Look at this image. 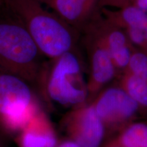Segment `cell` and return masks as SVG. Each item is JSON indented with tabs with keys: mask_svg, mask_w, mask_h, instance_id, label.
<instances>
[{
	"mask_svg": "<svg viewBox=\"0 0 147 147\" xmlns=\"http://www.w3.org/2000/svg\"><path fill=\"white\" fill-rule=\"evenodd\" d=\"M89 22L105 44L119 76L125 70L135 48L123 29L101 15L100 10L95 12Z\"/></svg>",
	"mask_w": 147,
	"mask_h": 147,
	"instance_id": "8",
	"label": "cell"
},
{
	"mask_svg": "<svg viewBox=\"0 0 147 147\" xmlns=\"http://www.w3.org/2000/svg\"><path fill=\"white\" fill-rule=\"evenodd\" d=\"M82 42L88 55L89 78L87 82V103L91 102L119 74L103 40L90 22L82 29Z\"/></svg>",
	"mask_w": 147,
	"mask_h": 147,
	"instance_id": "6",
	"label": "cell"
},
{
	"mask_svg": "<svg viewBox=\"0 0 147 147\" xmlns=\"http://www.w3.org/2000/svg\"><path fill=\"white\" fill-rule=\"evenodd\" d=\"M131 5L129 3V0H99L98 8H103L108 7L110 8H116L120 9L125 7Z\"/></svg>",
	"mask_w": 147,
	"mask_h": 147,
	"instance_id": "15",
	"label": "cell"
},
{
	"mask_svg": "<svg viewBox=\"0 0 147 147\" xmlns=\"http://www.w3.org/2000/svg\"><path fill=\"white\" fill-rule=\"evenodd\" d=\"M61 125L67 138L80 147H102L106 141V129L91 103L72 108Z\"/></svg>",
	"mask_w": 147,
	"mask_h": 147,
	"instance_id": "7",
	"label": "cell"
},
{
	"mask_svg": "<svg viewBox=\"0 0 147 147\" xmlns=\"http://www.w3.org/2000/svg\"><path fill=\"white\" fill-rule=\"evenodd\" d=\"M134 1H135V0H129V3L130 5H133Z\"/></svg>",
	"mask_w": 147,
	"mask_h": 147,
	"instance_id": "21",
	"label": "cell"
},
{
	"mask_svg": "<svg viewBox=\"0 0 147 147\" xmlns=\"http://www.w3.org/2000/svg\"><path fill=\"white\" fill-rule=\"evenodd\" d=\"M89 103L104 125L108 139L117 136L140 115L138 104L117 83L103 89Z\"/></svg>",
	"mask_w": 147,
	"mask_h": 147,
	"instance_id": "5",
	"label": "cell"
},
{
	"mask_svg": "<svg viewBox=\"0 0 147 147\" xmlns=\"http://www.w3.org/2000/svg\"><path fill=\"white\" fill-rule=\"evenodd\" d=\"M102 147H121L119 144L117 143V140L115 138V137L110 138L108 139V140L106 141L104 144L103 145Z\"/></svg>",
	"mask_w": 147,
	"mask_h": 147,
	"instance_id": "19",
	"label": "cell"
},
{
	"mask_svg": "<svg viewBox=\"0 0 147 147\" xmlns=\"http://www.w3.org/2000/svg\"><path fill=\"white\" fill-rule=\"evenodd\" d=\"M3 0H0V7L3 5Z\"/></svg>",
	"mask_w": 147,
	"mask_h": 147,
	"instance_id": "22",
	"label": "cell"
},
{
	"mask_svg": "<svg viewBox=\"0 0 147 147\" xmlns=\"http://www.w3.org/2000/svg\"><path fill=\"white\" fill-rule=\"evenodd\" d=\"M124 71H127L147 80L146 53L135 48Z\"/></svg>",
	"mask_w": 147,
	"mask_h": 147,
	"instance_id": "14",
	"label": "cell"
},
{
	"mask_svg": "<svg viewBox=\"0 0 147 147\" xmlns=\"http://www.w3.org/2000/svg\"><path fill=\"white\" fill-rule=\"evenodd\" d=\"M81 1L93 10H100L98 8L99 0H81Z\"/></svg>",
	"mask_w": 147,
	"mask_h": 147,
	"instance_id": "18",
	"label": "cell"
},
{
	"mask_svg": "<svg viewBox=\"0 0 147 147\" xmlns=\"http://www.w3.org/2000/svg\"><path fill=\"white\" fill-rule=\"evenodd\" d=\"M56 147H80L78 144H77L76 142H73L70 139L67 138L63 140L59 141L58 143L57 146Z\"/></svg>",
	"mask_w": 147,
	"mask_h": 147,
	"instance_id": "16",
	"label": "cell"
},
{
	"mask_svg": "<svg viewBox=\"0 0 147 147\" xmlns=\"http://www.w3.org/2000/svg\"><path fill=\"white\" fill-rule=\"evenodd\" d=\"M46 65L40 86L48 97L65 107L87 103V82L78 51L64 53Z\"/></svg>",
	"mask_w": 147,
	"mask_h": 147,
	"instance_id": "3",
	"label": "cell"
},
{
	"mask_svg": "<svg viewBox=\"0 0 147 147\" xmlns=\"http://www.w3.org/2000/svg\"><path fill=\"white\" fill-rule=\"evenodd\" d=\"M3 5L23 23L42 54L53 59L76 51L81 33L55 13L43 8L38 0H3Z\"/></svg>",
	"mask_w": 147,
	"mask_h": 147,
	"instance_id": "1",
	"label": "cell"
},
{
	"mask_svg": "<svg viewBox=\"0 0 147 147\" xmlns=\"http://www.w3.org/2000/svg\"><path fill=\"white\" fill-rule=\"evenodd\" d=\"M59 142L49 117L40 109L21 131L20 147H56Z\"/></svg>",
	"mask_w": 147,
	"mask_h": 147,
	"instance_id": "9",
	"label": "cell"
},
{
	"mask_svg": "<svg viewBox=\"0 0 147 147\" xmlns=\"http://www.w3.org/2000/svg\"><path fill=\"white\" fill-rule=\"evenodd\" d=\"M45 4L80 33L98 10L91 8L81 0H47Z\"/></svg>",
	"mask_w": 147,
	"mask_h": 147,
	"instance_id": "10",
	"label": "cell"
},
{
	"mask_svg": "<svg viewBox=\"0 0 147 147\" xmlns=\"http://www.w3.org/2000/svg\"><path fill=\"white\" fill-rule=\"evenodd\" d=\"M40 109L28 82L0 70V121L5 127L21 131Z\"/></svg>",
	"mask_w": 147,
	"mask_h": 147,
	"instance_id": "4",
	"label": "cell"
},
{
	"mask_svg": "<svg viewBox=\"0 0 147 147\" xmlns=\"http://www.w3.org/2000/svg\"><path fill=\"white\" fill-rule=\"evenodd\" d=\"M45 55L21 21L0 7V70L40 84Z\"/></svg>",
	"mask_w": 147,
	"mask_h": 147,
	"instance_id": "2",
	"label": "cell"
},
{
	"mask_svg": "<svg viewBox=\"0 0 147 147\" xmlns=\"http://www.w3.org/2000/svg\"><path fill=\"white\" fill-rule=\"evenodd\" d=\"M118 78L117 84L138 104L140 115L147 114V80L127 71Z\"/></svg>",
	"mask_w": 147,
	"mask_h": 147,
	"instance_id": "12",
	"label": "cell"
},
{
	"mask_svg": "<svg viewBox=\"0 0 147 147\" xmlns=\"http://www.w3.org/2000/svg\"><path fill=\"white\" fill-rule=\"evenodd\" d=\"M38 1L41 3H46V2L47 1V0H38Z\"/></svg>",
	"mask_w": 147,
	"mask_h": 147,
	"instance_id": "20",
	"label": "cell"
},
{
	"mask_svg": "<svg viewBox=\"0 0 147 147\" xmlns=\"http://www.w3.org/2000/svg\"><path fill=\"white\" fill-rule=\"evenodd\" d=\"M115 138L121 147H147V123L134 121Z\"/></svg>",
	"mask_w": 147,
	"mask_h": 147,
	"instance_id": "13",
	"label": "cell"
},
{
	"mask_svg": "<svg viewBox=\"0 0 147 147\" xmlns=\"http://www.w3.org/2000/svg\"><path fill=\"white\" fill-rule=\"evenodd\" d=\"M104 17L121 29L137 28L144 32L147 28V13L131 5L117 10L100 8Z\"/></svg>",
	"mask_w": 147,
	"mask_h": 147,
	"instance_id": "11",
	"label": "cell"
},
{
	"mask_svg": "<svg viewBox=\"0 0 147 147\" xmlns=\"http://www.w3.org/2000/svg\"><path fill=\"white\" fill-rule=\"evenodd\" d=\"M133 5L147 13V0H135Z\"/></svg>",
	"mask_w": 147,
	"mask_h": 147,
	"instance_id": "17",
	"label": "cell"
}]
</instances>
